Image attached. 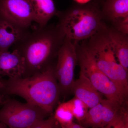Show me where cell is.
Masks as SVG:
<instances>
[{
	"instance_id": "8992f818",
	"label": "cell",
	"mask_w": 128,
	"mask_h": 128,
	"mask_svg": "<svg viewBox=\"0 0 128 128\" xmlns=\"http://www.w3.org/2000/svg\"><path fill=\"white\" fill-rule=\"evenodd\" d=\"M57 57L56 78L60 92L66 93L71 91L74 82V73L77 62L75 43L66 37Z\"/></svg>"
},
{
	"instance_id": "2e32d148",
	"label": "cell",
	"mask_w": 128,
	"mask_h": 128,
	"mask_svg": "<svg viewBox=\"0 0 128 128\" xmlns=\"http://www.w3.org/2000/svg\"><path fill=\"white\" fill-rule=\"evenodd\" d=\"M69 108L75 118L80 123L86 116L89 108L84 103L76 98L74 97L66 102Z\"/></svg>"
},
{
	"instance_id": "6da1fadb",
	"label": "cell",
	"mask_w": 128,
	"mask_h": 128,
	"mask_svg": "<svg viewBox=\"0 0 128 128\" xmlns=\"http://www.w3.org/2000/svg\"><path fill=\"white\" fill-rule=\"evenodd\" d=\"M66 37L57 24L34 28L14 45L23 57L26 72L30 76L51 65L50 60L57 57Z\"/></svg>"
},
{
	"instance_id": "277c9868",
	"label": "cell",
	"mask_w": 128,
	"mask_h": 128,
	"mask_svg": "<svg viewBox=\"0 0 128 128\" xmlns=\"http://www.w3.org/2000/svg\"><path fill=\"white\" fill-rule=\"evenodd\" d=\"M77 62L80 71L86 76L93 86L106 99L127 105V100L124 97L116 86L100 70L97 66L93 55L86 44L75 42Z\"/></svg>"
},
{
	"instance_id": "e0dca14e",
	"label": "cell",
	"mask_w": 128,
	"mask_h": 128,
	"mask_svg": "<svg viewBox=\"0 0 128 128\" xmlns=\"http://www.w3.org/2000/svg\"><path fill=\"white\" fill-rule=\"evenodd\" d=\"M128 120V114L126 113L114 120L104 128H124L126 121Z\"/></svg>"
},
{
	"instance_id": "ac0fdd59",
	"label": "cell",
	"mask_w": 128,
	"mask_h": 128,
	"mask_svg": "<svg viewBox=\"0 0 128 128\" xmlns=\"http://www.w3.org/2000/svg\"><path fill=\"white\" fill-rule=\"evenodd\" d=\"M50 117L48 119L42 120L38 121L30 128H46L50 120Z\"/></svg>"
},
{
	"instance_id": "4fadbf2b",
	"label": "cell",
	"mask_w": 128,
	"mask_h": 128,
	"mask_svg": "<svg viewBox=\"0 0 128 128\" xmlns=\"http://www.w3.org/2000/svg\"><path fill=\"white\" fill-rule=\"evenodd\" d=\"M35 14V22L40 26H45L54 16L56 10L53 0H30Z\"/></svg>"
},
{
	"instance_id": "d6986e66",
	"label": "cell",
	"mask_w": 128,
	"mask_h": 128,
	"mask_svg": "<svg viewBox=\"0 0 128 128\" xmlns=\"http://www.w3.org/2000/svg\"><path fill=\"white\" fill-rule=\"evenodd\" d=\"M4 84L3 80H1L0 78V106L2 105L4 103L6 98L5 96L2 93V90L3 88Z\"/></svg>"
},
{
	"instance_id": "d4e9b609",
	"label": "cell",
	"mask_w": 128,
	"mask_h": 128,
	"mask_svg": "<svg viewBox=\"0 0 128 128\" xmlns=\"http://www.w3.org/2000/svg\"><path fill=\"white\" fill-rule=\"evenodd\" d=\"M85 128H86V127H85Z\"/></svg>"
},
{
	"instance_id": "7c38bea8",
	"label": "cell",
	"mask_w": 128,
	"mask_h": 128,
	"mask_svg": "<svg viewBox=\"0 0 128 128\" xmlns=\"http://www.w3.org/2000/svg\"><path fill=\"white\" fill-rule=\"evenodd\" d=\"M108 36L118 63L128 72V36L106 25Z\"/></svg>"
},
{
	"instance_id": "7402d4cb",
	"label": "cell",
	"mask_w": 128,
	"mask_h": 128,
	"mask_svg": "<svg viewBox=\"0 0 128 128\" xmlns=\"http://www.w3.org/2000/svg\"><path fill=\"white\" fill-rule=\"evenodd\" d=\"M75 2L80 4H88L92 0H74Z\"/></svg>"
},
{
	"instance_id": "ffe728a7",
	"label": "cell",
	"mask_w": 128,
	"mask_h": 128,
	"mask_svg": "<svg viewBox=\"0 0 128 128\" xmlns=\"http://www.w3.org/2000/svg\"><path fill=\"white\" fill-rule=\"evenodd\" d=\"M57 121L54 118V115L50 116V120L46 128H57L56 126Z\"/></svg>"
},
{
	"instance_id": "5bb4252c",
	"label": "cell",
	"mask_w": 128,
	"mask_h": 128,
	"mask_svg": "<svg viewBox=\"0 0 128 128\" xmlns=\"http://www.w3.org/2000/svg\"><path fill=\"white\" fill-rule=\"evenodd\" d=\"M80 123L86 128H103L102 104L90 108L85 118Z\"/></svg>"
},
{
	"instance_id": "8fae6325",
	"label": "cell",
	"mask_w": 128,
	"mask_h": 128,
	"mask_svg": "<svg viewBox=\"0 0 128 128\" xmlns=\"http://www.w3.org/2000/svg\"><path fill=\"white\" fill-rule=\"evenodd\" d=\"M28 29L0 17V51H8L22 40L29 32Z\"/></svg>"
},
{
	"instance_id": "7a4b0ae2",
	"label": "cell",
	"mask_w": 128,
	"mask_h": 128,
	"mask_svg": "<svg viewBox=\"0 0 128 128\" xmlns=\"http://www.w3.org/2000/svg\"><path fill=\"white\" fill-rule=\"evenodd\" d=\"M3 82L1 92L4 96H19L48 115L52 113L58 101L60 90L52 65L30 76L8 78Z\"/></svg>"
},
{
	"instance_id": "3957f363",
	"label": "cell",
	"mask_w": 128,
	"mask_h": 128,
	"mask_svg": "<svg viewBox=\"0 0 128 128\" xmlns=\"http://www.w3.org/2000/svg\"><path fill=\"white\" fill-rule=\"evenodd\" d=\"M57 24L66 38L74 42L90 38L105 25L101 9L96 2L72 6L57 11Z\"/></svg>"
},
{
	"instance_id": "9a60e30c",
	"label": "cell",
	"mask_w": 128,
	"mask_h": 128,
	"mask_svg": "<svg viewBox=\"0 0 128 128\" xmlns=\"http://www.w3.org/2000/svg\"><path fill=\"white\" fill-rule=\"evenodd\" d=\"M54 116L61 127L71 123L73 122L74 118L66 102L60 104L58 106Z\"/></svg>"
},
{
	"instance_id": "5b68a950",
	"label": "cell",
	"mask_w": 128,
	"mask_h": 128,
	"mask_svg": "<svg viewBox=\"0 0 128 128\" xmlns=\"http://www.w3.org/2000/svg\"><path fill=\"white\" fill-rule=\"evenodd\" d=\"M0 109V122L9 128H30L48 114L36 106L6 98Z\"/></svg>"
},
{
	"instance_id": "cb8c5ba5",
	"label": "cell",
	"mask_w": 128,
	"mask_h": 128,
	"mask_svg": "<svg viewBox=\"0 0 128 128\" xmlns=\"http://www.w3.org/2000/svg\"><path fill=\"white\" fill-rule=\"evenodd\" d=\"M124 128H128V120L126 121V124H125V126Z\"/></svg>"
},
{
	"instance_id": "30bf717a",
	"label": "cell",
	"mask_w": 128,
	"mask_h": 128,
	"mask_svg": "<svg viewBox=\"0 0 128 128\" xmlns=\"http://www.w3.org/2000/svg\"><path fill=\"white\" fill-rule=\"evenodd\" d=\"M75 97L84 103L89 108L100 103L102 98L89 79L80 71L79 78L74 80L71 91Z\"/></svg>"
},
{
	"instance_id": "603a6c76",
	"label": "cell",
	"mask_w": 128,
	"mask_h": 128,
	"mask_svg": "<svg viewBox=\"0 0 128 128\" xmlns=\"http://www.w3.org/2000/svg\"><path fill=\"white\" fill-rule=\"evenodd\" d=\"M6 126L4 124L0 122V128H6Z\"/></svg>"
},
{
	"instance_id": "ba28073f",
	"label": "cell",
	"mask_w": 128,
	"mask_h": 128,
	"mask_svg": "<svg viewBox=\"0 0 128 128\" xmlns=\"http://www.w3.org/2000/svg\"><path fill=\"white\" fill-rule=\"evenodd\" d=\"M100 9L103 20L128 34V0H104Z\"/></svg>"
},
{
	"instance_id": "9c48e42d",
	"label": "cell",
	"mask_w": 128,
	"mask_h": 128,
	"mask_svg": "<svg viewBox=\"0 0 128 128\" xmlns=\"http://www.w3.org/2000/svg\"><path fill=\"white\" fill-rule=\"evenodd\" d=\"M26 72L25 61L16 50L12 52L0 51V76H6L8 78L23 77Z\"/></svg>"
},
{
	"instance_id": "52a82bcc",
	"label": "cell",
	"mask_w": 128,
	"mask_h": 128,
	"mask_svg": "<svg viewBox=\"0 0 128 128\" xmlns=\"http://www.w3.org/2000/svg\"><path fill=\"white\" fill-rule=\"evenodd\" d=\"M0 17L26 29L35 21L30 0H0Z\"/></svg>"
},
{
	"instance_id": "44dd1931",
	"label": "cell",
	"mask_w": 128,
	"mask_h": 128,
	"mask_svg": "<svg viewBox=\"0 0 128 128\" xmlns=\"http://www.w3.org/2000/svg\"><path fill=\"white\" fill-rule=\"evenodd\" d=\"M85 127L82 126L81 124H78L75 123L73 122L69 124L68 125H66L64 127H61V128H85Z\"/></svg>"
}]
</instances>
